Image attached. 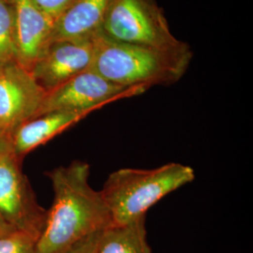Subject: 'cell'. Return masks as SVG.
<instances>
[{"label": "cell", "mask_w": 253, "mask_h": 253, "mask_svg": "<svg viewBox=\"0 0 253 253\" xmlns=\"http://www.w3.org/2000/svg\"><path fill=\"white\" fill-rule=\"evenodd\" d=\"M54 190L37 253H62L88 235L112 225L100 190L89 184L90 166L74 161L46 172Z\"/></svg>", "instance_id": "6da1fadb"}, {"label": "cell", "mask_w": 253, "mask_h": 253, "mask_svg": "<svg viewBox=\"0 0 253 253\" xmlns=\"http://www.w3.org/2000/svg\"><path fill=\"white\" fill-rule=\"evenodd\" d=\"M192 58L190 45L162 49L111 40L100 34L94 39L90 71L126 87L148 89L179 81Z\"/></svg>", "instance_id": "7a4b0ae2"}, {"label": "cell", "mask_w": 253, "mask_h": 253, "mask_svg": "<svg viewBox=\"0 0 253 253\" xmlns=\"http://www.w3.org/2000/svg\"><path fill=\"white\" fill-rule=\"evenodd\" d=\"M194 179V170L181 163L153 169L123 168L109 175L100 192L112 225H124L145 217L149 208Z\"/></svg>", "instance_id": "3957f363"}, {"label": "cell", "mask_w": 253, "mask_h": 253, "mask_svg": "<svg viewBox=\"0 0 253 253\" xmlns=\"http://www.w3.org/2000/svg\"><path fill=\"white\" fill-rule=\"evenodd\" d=\"M100 34L121 42L162 49L189 45L172 35L155 0H111Z\"/></svg>", "instance_id": "277c9868"}, {"label": "cell", "mask_w": 253, "mask_h": 253, "mask_svg": "<svg viewBox=\"0 0 253 253\" xmlns=\"http://www.w3.org/2000/svg\"><path fill=\"white\" fill-rule=\"evenodd\" d=\"M22 161L13 151L0 158V217L14 230L40 238L47 210L38 203Z\"/></svg>", "instance_id": "5b68a950"}, {"label": "cell", "mask_w": 253, "mask_h": 253, "mask_svg": "<svg viewBox=\"0 0 253 253\" xmlns=\"http://www.w3.org/2000/svg\"><path fill=\"white\" fill-rule=\"evenodd\" d=\"M145 91L143 88L119 85L88 70L48 92L38 116L54 111L88 115L110 101L139 95Z\"/></svg>", "instance_id": "8992f818"}, {"label": "cell", "mask_w": 253, "mask_h": 253, "mask_svg": "<svg viewBox=\"0 0 253 253\" xmlns=\"http://www.w3.org/2000/svg\"><path fill=\"white\" fill-rule=\"evenodd\" d=\"M46 94L15 60L0 65V130L11 135L23 123L36 118Z\"/></svg>", "instance_id": "52a82bcc"}, {"label": "cell", "mask_w": 253, "mask_h": 253, "mask_svg": "<svg viewBox=\"0 0 253 253\" xmlns=\"http://www.w3.org/2000/svg\"><path fill=\"white\" fill-rule=\"evenodd\" d=\"M93 56L94 40L55 41L49 43L29 72L48 93L88 71Z\"/></svg>", "instance_id": "ba28073f"}, {"label": "cell", "mask_w": 253, "mask_h": 253, "mask_svg": "<svg viewBox=\"0 0 253 253\" xmlns=\"http://www.w3.org/2000/svg\"><path fill=\"white\" fill-rule=\"evenodd\" d=\"M15 61L30 71L50 43L54 19L32 0H11Z\"/></svg>", "instance_id": "9c48e42d"}, {"label": "cell", "mask_w": 253, "mask_h": 253, "mask_svg": "<svg viewBox=\"0 0 253 253\" xmlns=\"http://www.w3.org/2000/svg\"><path fill=\"white\" fill-rule=\"evenodd\" d=\"M111 0H76L55 19L50 42L63 40H94L101 33Z\"/></svg>", "instance_id": "30bf717a"}, {"label": "cell", "mask_w": 253, "mask_h": 253, "mask_svg": "<svg viewBox=\"0 0 253 253\" xmlns=\"http://www.w3.org/2000/svg\"><path fill=\"white\" fill-rule=\"evenodd\" d=\"M85 116L87 115L77 112L54 111L27 120L11 134L13 152L23 159L27 154L45 144Z\"/></svg>", "instance_id": "8fae6325"}, {"label": "cell", "mask_w": 253, "mask_h": 253, "mask_svg": "<svg viewBox=\"0 0 253 253\" xmlns=\"http://www.w3.org/2000/svg\"><path fill=\"white\" fill-rule=\"evenodd\" d=\"M99 253H152L146 238L145 217L124 225H111L103 230Z\"/></svg>", "instance_id": "7c38bea8"}, {"label": "cell", "mask_w": 253, "mask_h": 253, "mask_svg": "<svg viewBox=\"0 0 253 253\" xmlns=\"http://www.w3.org/2000/svg\"><path fill=\"white\" fill-rule=\"evenodd\" d=\"M15 60L11 0H0V65Z\"/></svg>", "instance_id": "4fadbf2b"}, {"label": "cell", "mask_w": 253, "mask_h": 253, "mask_svg": "<svg viewBox=\"0 0 253 253\" xmlns=\"http://www.w3.org/2000/svg\"><path fill=\"white\" fill-rule=\"evenodd\" d=\"M39 238L21 231L0 236V253H37Z\"/></svg>", "instance_id": "5bb4252c"}, {"label": "cell", "mask_w": 253, "mask_h": 253, "mask_svg": "<svg viewBox=\"0 0 253 253\" xmlns=\"http://www.w3.org/2000/svg\"><path fill=\"white\" fill-rule=\"evenodd\" d=\"M37 7L52 19L58 18L76 0H32Z\"/></svg>", "instance_id": "9a60e30c"}, {"label": "cell", "mask_w": 253, "mask_h": 253, "mask_svg": "<svg viewBox=\"0 0 253 253\" xmlns=\"http://www.w3.org/2000/svg\"><path fill=\"white\" fill-rule=\"evenodd\" d=\"M102 231L93 233L83 238L62 253H99V245Z\"/></svg>", "instance_id": "2e32d148"}, {"label": "cell", "mask_w": 253, "mask_h": 253, "mask_svg": "<svg viewBox=\"0 0 253 253\" xmlns=\"http://www.w3.org/2000/svg\"><path fill=\"white\" fill-rule=\"evenodd\" d=\"M13 151L11 135L0 130V158Z\"/></svg>", "instance_id": "e0dca14e"}, {"label": "cell", "mask_w": 253, "mask_h": 253, "mask_svg": "<svg viewBox=\"0 0 253 253\" xmlns=\"http://www.w3.org/2000/svg\"><path fill=\"white\" fill-rule=\"evenodd\" d=\"M13 231H16V230H14L13 228H11L9 225H8V224L0 217V236L9 234V233H11V232H13Z\"/></svg>", "instance_id": "ac0fdd59"}]
</instances>
